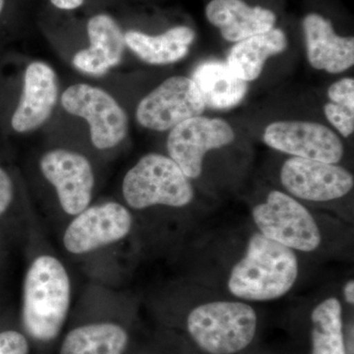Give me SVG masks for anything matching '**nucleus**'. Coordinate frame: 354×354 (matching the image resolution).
Wrapping results in <instances>:
<instances>
[{"label":"nucleus","instance_id":"25","mask_svg":"<svg viewBox=\"0 0 354 354\" xmlns=\"http://www.w3.org/2000/svg\"><path fill=\"white\" fill-rule=\"evenodd\" d=\"M14 188L8 174L0 167V216L6 213L12 203Z\"/></svg>","mask_w":354,"mask_h":354},{"label":"nucleus","instance_id":"3","mask_svg":"<svg viewBox=\"0 0 354 354\" xmlns=\"http://www.w3.org/2000/svg\"><path fill=\"white\" fill-rule=\"evenodd\" d=\"M187 329L205 353L235 354L252 342L257 330V314L244 302H208L190 312Z\"/></svg>","mask_w":354,"mask_h":354},{"label":"nucleus","instance_id":"6","mask_svg":"<svg viewBox=\"0 0 354 354\" xmlns=\"http://www.w3.org/2000/svg\"><path fill=\"white\" fill-rule=\"evenodd\" d=\"M65 111L82 118L90 125L93 145L100 150L114 148L127 136L124 109L106 91L88 84H77L62 94Z\"/></svg>","mask_w":354,"mask_h":354},{"label":"nucleus","instance_id":"21","mask_svg":"<svg viewBox=\"0 0 354 354\" xmlns=\"http://www.w3.org/2000/svg\"><path fill=\"white\" fill-rule=\"evenodd\" d=\"M311 354H346L339 299L327 298L311 314Z\"/></svg>","mask_w":354,"mask_h":354},{"label":"nucleus","instance_id":"23","mask_svg":"<svg viewBox=\"0 0 354 354\" xmlns=\"http://www.w3.org/2000/svg\"><path fill=\"white\" fill-rule=\"evenodd\" d=\"M327 95L330 102L354 109V79L346 77L332 84Z\"/></svg>","mask_w":354,"mask_h":354},{"label":"nucleus","instance_id":"9","mask_svg":"<svg viewBox=\"0 0 354 354\" xmlns=\"http://www.w3.org/2000/svg\"><path fill=\"white\" fill-rule=\"evenodd\" d=\"M132 225L129 209L120 203L88 207L65 230L64 245L74 255L90 253L122 241L131 232Z\"/></svg>","mask_w":354,"mask_h":354},{"label":"nucleus","instance_id":"2","mask_svg":"<svg viewBox=\"0 0 354 354\" xmlns=\"http://www.w3.org/2000/svg\"><path fill=\"white\" fill-rule=\"evenodd\" d=\"M71 304V281L59 259L41 255L26 274L23 290V324L39 342L53 341L64 327Z\"/></svg>","mask_w":354,"mask_h":354},{"label":"nucleus","instance_id":"5","mask_svg":"<svg viewBox=\"0 0 354 354\" xmlns=\"http://www.w3.org/2000/svg\"><path fill=\"white\" fill-rule=\"evenodd\" d=\"M252 216L258 232L291 250L312 252L322 241L318 225L308 209L281 191L270 192L265 202L254 207Z\"/></svg>","mask_w":354,"mask_h":354},{"label":"nucleus","instance_id":"28","mask_svg":"<svg viewBox=\"0 0 354 354\" xmlns=\"http://www.w3.org/2000/svg\"><path fill=\"white\" fill-rule=\"evenodd\" d=\"M4 4H6V0H0V13L3 10Z\"/></svg>","mask_w":354,"mask_h":354},{"label":"nucleus","instance_id":"17","mask_svg":"<svg viewBox=\"0 0 354 354\" xmlns=\"http://www.w3.org/2000/svg\"><path fill=\"white\" fill-rule=\"evenodd\" d=\"M191 80L206 108L227 111L239 106L248 92V83L235 75L227 62L207 60L198 65Z\"/></svg>","mask_w":354,"mask_h":354},{"label":"nucleus","instance_id":"12","mask_svg":"<svg viewBox=\"0 0 354 354\" xmlns=\"http://www.w3.org/2000/svg\"><path fill=\"white\" fill-rule=\"evenodd\" d=\"M39 169L57 191L60 206L67 215L75 216L90 206L95 176L87 158L57 149L44 153Z\"/></svg>","mask_w":354,"mask_h":354},{"label":"nucleus","instance_id":"14","mask_svg":"<svg viewBox=\"0 0 354 354\" xmlns=\"http://www.w3.org/2000/svg\"><path fill=\"white\" fill-rule=\"evenodd\" d=\"M302 26L307 57L313 68L339 74L353 66V37L335 34L330 21L319 14H308Z\"/></svg>","mask_w":354,"mask_h":354},{"label":"nucleus","instance_id":"4","mask_svg":"<svg viewBox=\"0 0 354 354\" xmlns=\"http://www.w3.org/2000/svg\"><path fill=\"white\" fill-rule=\"evenodd\" d=\"M122 194L130 208L144 209L167 206L183 208L194 198L189 178L169 157L148 153L128 171Z\"/></svg>","mask_w":354,"mask_h":354},{"label":"nucleus","instance_id":"27","mask_svg":"<svg viewBox=\"0 0 354 354\" xmlns=\"http://www.w3.org/2000/svg\"><path fill=\"white\" fill-rule=\"evenodd\" d=\"M344 297L348 304H354V281L351 279L344 286Z\"/></svg>","mask_w":354,"mask_h":354},{"label":"nucleus","instance_id":"7","mask_svg":"<svg viewBox=\"0 0 354 354\" xmlns=\"http://www.w3.org/2000/svg\"><path fill=\"white\" fill-rule=\"evenodd\" d=\"M205 109L204 101L191 78L174 76L142 99L136 118L141 127L162 132L201 115Z\"/></svg>","mask_w":354,"mask_h":354},{"label":"nucleus","instance_id":"22","mask_svg":"<svg viewBox=\"0 0 354 354\" xmlns=\"http://www.w3.org/2000/svg\"><path fill=\"white\" fill-rule=\"evenodd\" d=\"M324 113L342 137L348 138L353 134L354 109L330 102L324 106Z\"/></svg>","mask_w":354,"mask_h":354},{"label":"nucleus","instance_id":"16","mask_svg":"<svg viewBox=\"0 0 354 354\" xmlns=\"http://www.w3.org/2000/svg\"><path fill=\"white\" fill-rule=\"evenodd\" d=\"M207 19L220 29L230 43H239L274 29L276 14L261 6L251 7L243 0H212L206 7Z\"/></svg>","mask_w":354,"mask_h":354},{"label":"nucleus","instance_id":"18","mask_svg":"<svg viewBox=\"0 0 354 354\" xmlns=\"http://www.w3.org/2000/svg\"><path fill=\"white\" fill-rule=\"evenodd\" d=\"M288 48V38L283 30L274 29L239 41L227 55V64L232 72L245 81L259 78L266 62Z\"/></svg>","mask_w":354,"mask_h":354},{"label":"nucleus","instance_id":"26","mask_svg":"<svg viewBox=\"0 0 354 354\" xmlns=\"http://www.w3.org/2000/svg\"><path fill=\"white\" fill-rule=\"evenodd\" d=\"M85 0H50L51 3L62 10H73L82 6Z\"/></svg>","mask_w":354,"mask_h":354},{"label":"nucleus","instance_id":"20","mask_svg":"<svg viewBox=\"0 0 354 354\" xmlns=\"http://www.w3.org/2000/svg\"><path fill=\"white\" fill-rule=\"evenodd\" d=\"M128 339L127 330L118 324H88L70 330L59 354H123Z\"/></svg>","mask_w":354,"mask_h":354},{"label":"nucleus","instance_id":"8","mask_svg":"<svg viewBox=\"0 0 354 354\" xmlns=\"http://www.w3.org/2000/svg\"><path fill=\"white\" fill-rule=\"evenodd\" d=\"M234 131L220 118L195 116L169 130L167 148L169 158L189 179L201 176L205 156L232 144Z\"/></svg>","mask_w":354,"mask_h":354},{"label":"nucleus","instance_id":"10","mask_svg":"<svg viewBox=\"0 0 354 354\" xmlns=\"http://www.w3.org/2000/svg\"><path fill=\"white\" fill-rule=\"evenodd\" d=\"M266 145L297 158L337 165L344 157V144L337 133L312 121H276L266 127Z\"/></svg>","mask_w":354,"mask_h":354},{"label":"nucleus","instance_id":"19","mask_svg":"<svg viewBox=\"0 0 354 354\" xmlns=\"http://www.w3.org/2000/svg\"><path fill=\"white\" fill-rule=\"evenodd\" d=\"M194 39L195 32L187 26H176L158 36L138 31L124 35L128 48L143 62L153 65L171 64L183 59Z\"/></svg>","mask_w":354,"mask_h":354},{"label":"nucleus","instance_id":"11","mask_svg":"<svg viewBox=\"0 0 354 354\" xmlns=\"http://www.w3.org/2000/svg\"><path fill=\"white\" fill-rule=\"evenodd\" d=\"M281 181L290 196L310 202H329L348 195L353 174L339 165L292 157L281 169Z\"/></svg>","mask_w":354,"mask_h":354},{"label":"nucleus","instance_id":"24","mask_svg":"<svg viewBox=\"0 0 354 354\" xmlns=\"http://www.w3.org/2000/svg\"><path fill=\"white\" fill-rule=\"evenodd\" d=\"M29 342L24 335L16 330L0 333V354H28Z\"/></svg>","mask_w":354,"mask_h":354},{"label":"nucleus","instance_id":"1","mask_svg":"<svg viewBox=\"0 0 354 354\" xmlns=\"http://www.w3.org/2000/svg\"><path fill=\"white\" fill-rule=\"evenodd\" d=\"M297 277L295 251L256 232L245 255L232 268L227 286L232 295L246 301H271L286 295Z\"/></svg>","mask_w":354,"mask_h":354},{"label":"nucleus","instance_id":"15","mask_svg":"<svg viewBox=\"0 0 354 354\" xmlns=\"http://www.w3.org/2000/svg\"><path fill=\"white\" fill-rule=\"evenodd\" d=\"M90 46L78 51L72 60L79 71L90 75L102 76L120 64L125 44L124 35L111 16L99 14L88 20L87 25Z\"/></svg>","mask_w":354,"mask_h":354},{"label":"nucleus","instance_id":"13","mask_svg":"<svg viewBox=\"0 0 354 354\" xmlns=\"http://www.w3.org/2000/svg\"><path fill=\"white\" fill-rule=\"evenodd\" d=\"M58 97L57 74L50 65L35 62L24 74L22 95L11 118L14 131H32L51 115Z\"/></svg>","mask_w":354,"mask_h":354}]
</instances>
